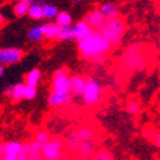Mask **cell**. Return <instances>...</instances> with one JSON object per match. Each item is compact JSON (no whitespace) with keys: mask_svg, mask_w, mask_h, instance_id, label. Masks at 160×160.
Returning <instances> with one entry per match:
<instances>
[{"mask_svg":"<svg viewBox=\"0 0 160 160\" xmlns=\"http://www.w3.org/2000/svg\"><path fill=\"white\" fill-rule=\"evenodd\" d=\"M24 51L19 48H4L0 50V64L12 65L17 64L23 59Z\"/></svg>","mask_w":160,"mask_h":160,"instance_id":"52a82bcc","label":"cell"},{"mask_svg":"<svg viewBox=\"0 0 160 160\" xmlns=\"http://www.w3.org/2000/svg\"><path fill=\"white\" fill-rule=\"evenodd\" d=\"M64 143L60 138H50L46 143L41 145L42 158L48 160H58L63 158Z\"/></svg>","mask_w":160,"mask_h":160,"instance_id":"277c9868","label":"cell"},{"mask_svg":"<svg viewBox=\"0 0 160 160\" xmlns=\"http://www.w3.org/2000/svg\"><path fill=\"white\" fill-rule=\"evenodd\" d=\"M99 9L106 19H114L119 17V10L114 3H105Z\"/></svg>","mask_w":160,"mask_h":160,"instance_id":"9a60e30c","label":"cell"},{"mask_svg":"<svg viewBox=\"0 0 160 160\" xmlns=\"http://www.w3.org/2000/svg\"><path fill=\"white\" fill-rule=\"evenodd\" d=\"M77 132H78V135H79V137H81L82 141L95 138V136H96V131L94 129V127H91V126H83L81 128H78Z\"/></svg>","mask_w":160,"mask_h":160,"instance_id":"7402d4cb","label":"cell"},{"mask_svg":"<svg viewBox=\"0 0 160 160\" xmlns=\"http://www.w3.org/2000/svg\"><path fill=\"white\" fill-rule=\"evenodd\" d=\"M92 31H94V28L87 23L86 19L79 21L73 26V38L78 42V41H81V40L86 38L87 36H90L92 33Z\"/></svg>","mask_w":160,"mask_h":160,"instance_id":"9c48e42d","label":"cell"},{"mask_svg":"<svg viewBox=\"0 0 160 160\" xmlns=\"http://www.w3.org/2000/svg\"><path fill=\"white\" fill-rule=\"evenodd\" d=\"M101 33L113 45V48L119 46L126 33V23L119 17L114 19H108L105 26L101 28Z\"/></svg>","mask_w":160,"mask_h":160,"instance_id":"7a4b0ae2","label":"cell"},{"mask_svg":"<svg viewBox=\"0 0 160 160\" xmlns=\"http://www.w3.org/2000/svg\"><path fill=\"white\" fill-rule=\"evenodd\" d=\"M87 21V23L91 26L94 30H98V31H101V28L105 26L106 23V19L104 16H102V13L100 12V9H95V10H91L88 14L86 16L85 18Z\"/></svg>","mask_w":160,"mask_h":160,"instance_id":"30bf717a","label":"cell"},{"mask_svg":"<svg viewBox=\"0 0 160 160\" xmlns=\"http://www.w3.org/2000/svg\"><path fill=\"white\" fill-rule=\"evenodd\" d=\"M23 145L19 141H8L0 148V158L3 160H18V156L23 149Z\"/></svg>","mask_w":160,"mask_h":160,"instance_id":"8992f818","label":"cell"},{"mask_svg":"<svg viewBox=\"0 0 160 160\" xmlns=\"http://www.w3.org/2000/svg\"><path fill=\"white\" fill-rule=\"evenodd\" d=\"M55 22L59 26H69L72 24V16L68 12H59V14L55 18Z\"/></svg>","mask_w":160,"mask_h":160,"instance_id":"484cf974","label":"cell"},{"mask_svg":"<svg viewBox=\"0 0 160 160\" xmlns=\"http://www.w3.org/2000/svg\"><path fill=\"white\" fill-rule=\"evenodd\" d=\"M28 17H31L35 21H41L42 18H45L44 16V5L40 4L37 2L32 3L30 5V10H28Z\"/></svg>","mask_w":160,"mask_h":160,"instance_id":"e0dca14e","label":"cell"},{"mask_svg":"<svg viewBox=\"0 0 160 160\" xmlns=\"http://www.w3.org/2000/svg\"><path fill=\"white\" fill-rule=\"evenodd\" d=\"M92 159H95V160H110V159H113V155H112L108 150L101 149V150H98V151L94 154Z\"/></svg>","mask_w":160,"mask_h":160,"instance_id":"f1b7e54d","label":"cell"},{"mask_svg":"<svg viewBox=\"0 0 160 160\" xmlns=\"http://www.w3.org/2000/svg\"><path fill=\"white\" fill-rule=\"evenodd\" d=\"M36 96H37L36 86L26 85L24 86V91H23V99H26V100H33Z\"/></svg>","mask_w":160,"mask_h":160,"instance_id":"4316f807","label":"cell"},{"mask_svg":"<svg viewBox=\"0 0 160 160\" xmlns=\"http://www.w3.org/2000/svg\"><path fill=\"white\" fill-rule=\"evenodd\" d=\"M45 26V38L48 40H57L59 37V32H60V26L55 22V23H46Z\"/></svg>","mask_w":160,"mask_h":160,"instance_id":"d6986e66","label":"cell"},{"mask_svg":"<svg viewBox=\"0 0 160 160\" xmlns=\"http://www.w3.org/2000/svg\"><path fill=\"white\" fill-rule=\"evenodd\" d=\"M50 138H51V137H50V133H48L46 131H38V132L36 133V136H35V140H36L40 145L46 143Z\"/></svg>","mask_w":160,"mask_h":160,"instance_id":"f546056e","label":"cell"},{"mask_svg":"<svg viewBox=\"0 0 160 160\" xmlns=\"http://www.w3.org/2000/svg\"><path fill=\"white\" fill-rule=\"evenodd\" d=\"M41 81V71L38 68H33L31 69L24 77V83L30 85V86H37Z\"/></svg>","mask_w":160,"mask_h":160,"instance_id":"ac0fdd59","label":"cell"},{"mask_svg":"<svg viewBox=\"0 0 160 160\" xmlns=\"http://www.w3.org/2000/svg\"><path fill=\"white\" fill-rule=\"evenodd\" d=\"M77 152H78V156L82 158V159L92 158L94 154L96 152V141H95V138L82 141Z\"/></svg>","mask_w":160,"mask_h":160,"instance_id":"8fae6325","label":"cell"},{"mask_svg":"<svg viewBox=\"0 0 160 160\" xmlns=\"http://www.w3.org/2000/svg\"><path fill=\"white\" fill-rule=\"evenodd\" d=\"M59 14V9L52 4H44V16L46 19H55Z\"/></svg>","mask_w":160,"mask_h":160,"instance_id":"cb8c5ba5","label":"cell"},{"mask_svg":"<svg viewBox=\"0 0 160 160\" xmlns=\"http://www.w3.org/2000/svg\"><path fill=\"white\" fill-rule=\"evenodd\" d=\"M73 38V27L69 26H60V32L58 40L62 41H67V40H72Z\"/></svg>","mask_w":160,"mask_h":160,"instance_id":"d4e9b609","label":"cell"},{"mask_svg":"<svg viewBox=\"0 0 160 160\" xmlns=\"http://www.w3.org/2000/svg\"><path fill=\"white\" fill-rule=\"evenodd\" d=\"M86 79L87 78L79 74L71 77V92L73 96H82L85 91V86H86Z\"/></svg>","mask_w":160,"mask_h":160,"instance_id":"7c38bea8","label":"cell"},{"mask_svg":"<svg viewBox=\"0 0 160 160\" xmlns=\"http://www.w3.org/2000/svg\"><path fill=\"white\" fill-rule=\"evenodd\" d=\"M51 88L55 91H69L71 92V77L67 68H59L52 76Z\"/></svg>","mask_w":160,"mask_h":160,"instance_id":"5b68a950","label":"cell"},{"mask_svg":"<svg viewBox=\"0 0 160 160\" xmlns=\"http://www.w3.org/2000/svg\"><path fill=\"white\" fill-rule=\"evenodd\" d=\"M26 148H27V155L28 159L31 160H38V159H44L42 158V151H41V145H40L36 140L26 143Z\"/></svg>","mask_w":160,"mask_h":160,"instance_id":"4fadbf2b","label":"cell"},{"mask_svg":"<svg viewBox=\"0 0 160 160\" xmlns=\"http://www.w3.org/2000/svg\"><path fill=\"white\" fill-rule=\"evenodd\" d=\"M113 45L106 40V37L101 33V31L94 30L90 36L78 41V51L83 59L101 63L110 52Z\"/></svg>","mask_w":160,"mask_h":160,"instance_id":"6da1fadb","label":"cell"},{"mask_svg":"<svg viewBox=\"0 0 160 160\" xmlns=\"http://www.w3.org/2000/svg\"><path fill=\"white\" fill-rule=\"evenodd\" d=\"M72 92L69 91H55L52 90L50 92V95L48 98V102L50 106H64V105H68L72 102Z\"/></svg>","mask_w":160,"mask_h":160,"instance_id":"ba28073f","label":"cell"},{"mask_svg":"<svg viewBox=\"0 0 160 160\" xmlns=\"http://www.w3.org/2000/svg\"><path fill=\"white\" fill-rule=\"evenodd\" d=\"M4 73H5V65L4 64H0V76H4Z\"/></svg>","mask_w":160,"mask_h":160,"instance_id":"4dcf8cb0","label":"cell"},{"mask_svg":"<svg viewBox=\"0 0 160 160\" xmlns=\"http://www.w3.org/2000/svg\"><path fill=\"white\" fill-rule=\"evenodd\" d=\"M27 38L31 42H40L42 38H45V26H33L27 32Z\"/></svg>","mask_w":160,"mask_h":160,"instance_id":"5bb4252c","label":"cell"},{"mask_svg":"<svg viewBox=\"0 0 160 160\" xmlns=\"http://www.w3.org/2000/svg\"><path fill=\"white\" fill-rule=\"evenodd\" d=\"M36 2H37V3H40V4H42V5L45 4V0H36Z\"/></svg>","mask_w":160,"mask_h":160,"instance_id":"d6a6232c","label":"cell"},{"mask_svg":"<svg viewBox=\"0 0 160 160\" xmlns=\"http://www.w3.org/2000/svg\"><path fill=\"white\" fill-rule=\"evenodd\" d=\"M104 98V88L99 79L95 77H88L86 79L85 91L82 94V99L85 105L87 106H96L102 101Z\"/></svg>","mask_w":160,"mask_h":160,"instance_id":"3957f363","label":"cell"},{"mask_svg":"<svg viewBox=\"0 0 160 160\" xmlns=\"http://www.w3.org/2000/svg\"><path fill=\"white\" fill-rule=\"evenodd\" d=\"M145 136L149 141H151L156 148L160 149V131H155L152 128H149L145 131Z\"/></svg>","mask_w":160,"mask_h":160,"instance_id":"603a6c76","label":"cell"},{"mask_svg":"<svg viewBox=\"0 0 160 160\" xmlns=\"http://www.w3.org/2000/svg\"><path fill=\"white\" fill-rule=\"evenodd\" d=\"M81 2H82V0H72L73 4H78V3H81Z\"/></svg>","mask_w":160,"mask_h":160,"instance_id":"1f68e13d","label":"cell"},{"mask_svg":"<svg viewBox=\"0 0 160 160\" xmlns=\"http://www.w3.org/2000/svg\"><path fill=\"white\" fill-rule=\"evenodd\" d=\"M126 109H127V113H128V114L136 115V114L140 113L141 106H140L138 101H136V100H131V101L127 102V108H126Z\"/></svg>","mask_w":160,"mask_h":160,"instance_id":"83f0119b","label":"cell"},{"mask_svg":"<svg viewBox=\"0 0 160 160\" xmlns=\"http://www.w3.org/2000/svg\"><path fill=\"white\" fill-rule=\"evenodd\" d=\"M24 86L26 83H16L13 85L8 91H7V95L10 98V100L18 102L19 100L23 99V91H24Z\"/></svg>","mask_w":160,"mask_h":160,"instance_id":"2e32d148","label":"cell"},{"mask_svg":"<svg viewBox=\"0 0 160 160\" xmlns=\"http://www.w3.org/2000/svg\"><path fill=\"white\" fill-rule=\"evenodd\" d=\"M17 2H18V0H17ZM24 2H30L32 4V3H35V0H24Z\"/></svg>","mask_w":160,"mask_h":160,"instance_id":"836d02e7","label":"cell"},{"mask_svg":"<svg viewBox=\"0 0 160 160\" xmlns=\"http://www.w3.org/2000/svg\"><path fill=\"white\" fill-rule=\"evenodd\" d=\"M30 2H24V0H18V2L14 4L13 7V12L17 17H24L26 14H28V10H30Z\"/></svg>","mask_w":160,"mask_h":160,"instance_id":"ffe728a7","label":"cell"},{"mask_svg":"<svg viewBox=\"0 0 160 160\" xmlns=\"http://www.w3.org/2000/svg\"><path fill=\"white\" fill-rule=\"evenodd\" d=\"M81 142H82V140H81V137H79L78 132L73 131L69 135L68 140H67V148H68L71 151H78L79 146H81Z\"/></svg>","mask_w":160,"mask_h":160,"instance_id":"44dd1931","label":"cell"}]
</instances>
